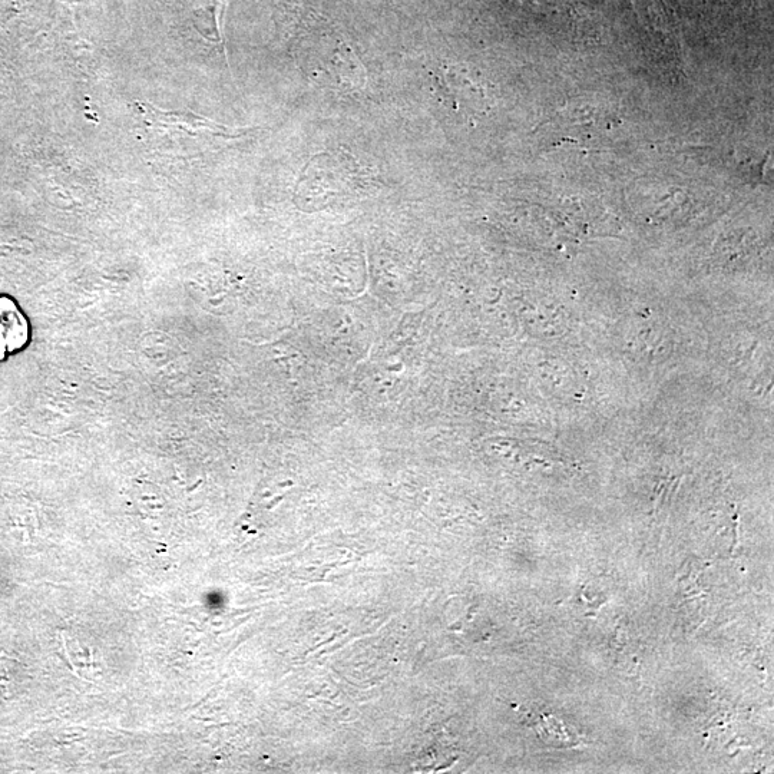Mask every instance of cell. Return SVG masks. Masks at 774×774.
<instances>
[{
  "label": "cell",
  "mask_w": 774,
  "mask_h": 774,
  "mask_svg": "<svg viewBox=\"0 0 774 774\" xmlns=\"http://www.w3.org/2000/svg\"><path fill=\"white\" fill-rule=\"evenodd\" d=\"M135 105L145 144L154 154L171 160L197 157L198 154L214 151L224 142L240 140L251 132L248 128L218 124L193 111H165L140 101Z\"/></svg>",
  "instance_id": "6da1fadb"
},
{
  "label": "cell",
  "mask_w": 774,
  "mask_h": 774,
  "mask_svg": "<svg viewBox=\"0 0 774 774\" xmlns=\"http://www.w3.org/2000/svg\"><path fill=\"white\" fill-rule=\"evenodd\" d=\"M379 178L375 170L344 148L324 151L307 162L296 185V201L304 210L327 207L375 193Z\"/></svg>",
  "instance_id": "7a4b0ae2"
},
{
  "label": "cell",
  "mask_w": 774,
  "mask_h": 774,
  "mask_svg": "<svg viewBox=\"0 0 774 774\" xmlns=\"http://www.w3.org/2000/svg\"><path fill=\"white\" fill-rule=\"evenodd\" d=\"M228 0H207L203 8L197 12V18L201 23L198 25L200 31L207 38L214 39L215 42L224 46L223 32H221V16L226 8Z\"/></svg>",
  "instance_id": "3957f363"
}]
</instances>
